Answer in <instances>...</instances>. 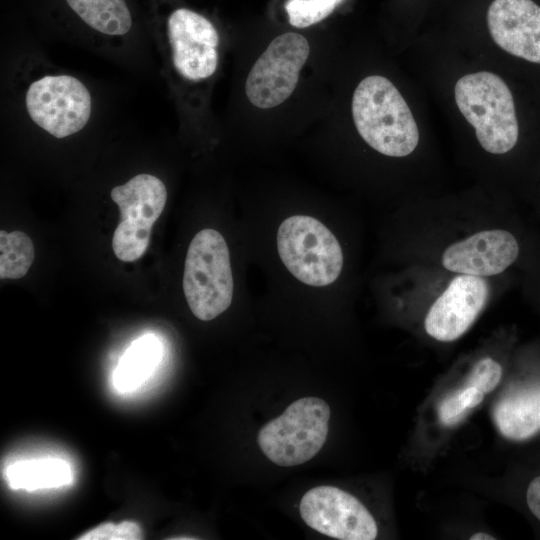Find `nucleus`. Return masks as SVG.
<instances>
[{
  "label": "nucleus",
  "mask_w": 540,
  "mask_h": 540,
  "mask_svg": "<svg viewBox=\"0 0 540 540\" xmlns=\"http://www.w3.org/2000/svg\"><path fill=\"white\" fill-rule=\"evenodd\" d=\"M501 364L490 356L478 359L471 368L467 386L476 387L484 394L491 392L502 377Z\"/></svg>",
  "instance_id": "21"
},
{
  "label": "nucleus",
  "mask_w": 540,
  "mask_h": 540,
  "mask_svg": "<svg viewBox=\"0 0 540 540\" xmlns=\"http://www.w3.org/2000/svg\"><path fill=\"white\" fill-rule=\"evenodd\" d=\"M330 414L329 405L320 398L298 399L260 429L257 443L278 466L303 464L325 444Z\"/></svg>",
  "instance_id": "7"
},
{
  "label": "nucleus",
  "mask_w": 540,
  "mask_h": 540,
  "mask_svg": "<svg viewBox=\"0 0 540 540\" xmlns=\"http://www.w3.org/2000/svg\"><path fill=\"white\" fill-rule=\"evenodd\" d=\"M310 53L307 39L295 32L274 38L249 72L245 92L261 109L273 108L295 90L299 74Z\"/></svg>",
  "instance_id": "9"
},
{
  "label": "nucleus",
  "mask_w": 540,
  "mask_h": 540,
  "mask_svg": "<svg viewBox=\"0 0 540 540\" xmlns=\"http://www.w3.org/2000/svg\"><path fill=\"white\" fill-rule=\"evenodd\" d=\"M352 116L361 138L378 153L405 158L415 152L420 134L405 99L387 78L372 75L356 87Z\"/></svg>",
  "instance_id": "3"
},
{
  "label": "nucleus",
  "mask_w": 540,
  "mask_h": 540,
  "mask_svg": "<svg viewBox=\"0 0 540 540\" xmlns=\"http://www.w3.org/2000/svg\"><path fill=\"white\" fill-rule=\"evenodd\" d=\"M91 28L107 35L126 34L132 25L125 0H66Z\"/></svg>",
  "instance_id": "17"
},
{
  "label": "nucleus",
  "mask_w": 540,
  "mask_h": 540,
  "mask_svg": "<svg viewBox=\"0 0 540 540\" xmlns=\"http://www.w3.org/2000/svg\"><path fill=\"white\" fill-rule=\"evenodd\" d=\"M341 1L343 2L344 0H341Z\"/></svg>",
  "instance_id": "25"
},
{
  "label": "nucleus",
  "mask_w": 540,
  "mask_h": 540,
  "mask_svg": "<svg viewBox=\"0 0 540 540\" xmlns=\"http://www.w3.org/2000/svg\"><path fill=\"white\" fill-rule=\"evenodd\" d=\"M277 249L289 272L302 283L322 287L340 276L342 247L319 220L307 215L285 219L277 231Z\"/></svg>",
  "instance_id": "6"
},
{
  "label": "nucleus",
  "mask_w": 540,
  "mask_h": 540,
  "mask_svg": "<svg viewBox=\"0 0 540 540\" xmlns=\"http://www.w3.org/2000/svg\"><path fill=\"white\" fill-rule=\"evenodd\" d=\"M341 3V0H287L285 9L292 26L306 28L324 20Z\"/></svg>",
  "instance_id": "19"
},
{
  "label": "nucleus",
  "mask_w": 540,
  "mask_h": 540,
  "mask_svg": "<svg viewBox=\"0 0 540 540\" xmlns=\"http://www.w3.org/2000/svg\"><path fill=\"white\" fill-rule=\"evenodd\" d=\"M400 214L402 266L496 278L521 258L514 214L495 200H414Z\"/></svg>",
  "instance_id": "1"
},
{
  "label": "nucleus",
  "mask_w": 540,
  "mask_h": 540,
  "mask_svg": "<svg viewBox=\"0 0 540 540\" xmlns=\"http://www.w3.org/2000/svg\"><path fill=\"white\" fill-rule=\"evenodd\" d=\"M506 275L476 277L405 265L396 277L398 307L420 317L423 332L448 343L463 336L501 292Z\"/></svg>",
  "instance_id": "2"
},
{
  "label": "nucleus",
  "mask_w": 540,
  "mask_h": 540,
  "mask_svg": "<svg viewBox=\"0 0 540 540\" xmlns=\"http://www.w3.org/2000/svg\"><path fill=\"white\" fill-rule=\"evenodd\" d=\"M471 540H494L495 537L487 533L479 532L470 536Z\"/></svg>",
  "instance_id": "24"
},
{
  "label": "nucleus",
  "mask_w": 540,
  "mask_h": 540,
  "mask_svg": "<svg viewBox=\"0 0 540 540\" xmlns=\"http://www.w3.org/2000/svg\"><path fill=\"white\" fill-rule=\"evenodd\" d=\"M159 354V343L154 336L146 335L136 340L114 372L115 388L120 392L137 388L158 363Z\"/></svg>",
  "instance_id": "16"
},
{
  "label": "nucleus",
  "mask_w": 540,
  "mask_h": 540,
  "mask_svg": "<svg viewBox=\"0 0 540 540\" xmlns=\"http://www.w3.org/2000/svg\"><path fill=\"white\" fill-rule=\"evenodd\" d=\"M526 501L532 514L540 521V476L535 477L529 483Z\"/></svg>",
  "instance_id": "23"
},
{
  "label": "nucleus",
  "mask_w": 540,
  "mask_h": 540,
  "mask_svg": "<svg viewBox=\"0 0 540 540\" xmlns=\"http://www.w3.org/2000/svg\"><path fill=\"white\" fill-rule=\"evenodd\" d=\"M5 477L13 489L36 490L68 485L72 472L66 461L46 458L15 462L7 467Z\"/></svg>",
  "instance_id": "15"
},
{
  "label": "nucleus",
  "mask_w": 540,
  "mask_h": 540,
  "mask_svg": "<svg viewBox=\"0 0 540 540\" xmlns=\"http://www.w3.org/2000/svg\"><path fill=\"white\" fill-rule=\"evenodd\" d=\"M493 418L507 439L520 441L540 432V385L509 392L494 407Z\"/></svg>",
  "instance_id": "14"
},
{
  "label": "nucleus",
  "mask_w": 540,
  "mask_h": 540,
  "mask_svg": "<svg viewBox=\"0 0 540 540\" xmlns=\"http://www.w3.org/2000/svg\"><path fill=\"white\" fill-rule=\"evenodd\" d=\"M35 257L34 245L24 232L0 231V278L18 279L26 275Z\"/></svg>",
  "instance_id": "18"
},
{
  "label": "nucleus",
  "mask_w": 540,
  "mask_h": 540,
  "mask_svg": "<svg viewBox=\"0 0 540 540\" xmlns=\"http://www.w3.org/2000/svg\"><path fill=\"white\" fill-rule=\"evenodd\" d=\"M233 276L227 243L214 229L199 231L189 244L183 291L196 318L210 321L228 309L233 298Z\"/></svg>",
  "instance_id": "5"
},
{
  "label": "nucleus",
  "mask_w": 540,
  "mask_h": 540,
  "mask_svg": "<svg viewBox=\"0 0 540 540\" xmlns=\"http://www.w3.org/2000/svg\"><path fill=\"white\" fill-rule=\"evenodd\" d=\"M454 94L457 107L486 153L504 155L516 146L519 127L513 96L498 75L480 71L462 76Z\"/></svg>",
  "instance_id": "4"
},
{
  "label": "nucleus",
  "mask_w": 540,
  "mask_h": 540,
  "mask_svg": "<svg viewBox=\"0 0 540 540\" xmlns=\"http://www.w3.org/2000/svg\"><path fill=\"white\" fill-rule=\"evenodd\" d=\"M142 532L138 524L124 521L120 524L105 523L79 537V540H139Z\"/></svg>",
  "instance_id": "22"
},
{
  "label": "nucleus",
  "mask_w": 540,
  "mask_h": 540,
  "mask_svg": "<svg viewBox=\"0 0 540 540\" xmlns=\"http://www.w3.org/2000/svg\"><path fill=\"white\" fill-rule=\"evenodd\" d=\"M484 393L476 387L466 386L464 389L445 398L438 407V416L442 424L451 426L460 421L464 415L478 406Z\"/></svg>",
  "instance_id": "20"
},
{
  "label": "nucleus",
  "mask_w": 540,
  "mask_h": 540,
  "mask_svg": "<svg viewBox=\"0 0 540 540\" xmlns=\"http://www.w3.org/2000/svg\"><path fill=\"white\" fill-rule=\"evenodd\" d=\"M300 516L313 530L340 540H373L378 528L367 508L350 493L317 486L301 498Z\"/></svg>",
  "instance_id": "11"
},
{
  "label": "nucleus",
  "mask_w": 540,
  "mask_h": 540,
  "mask_svg": "<svg viewBox=\"0 0 540 540\" xmlns=\"http://www.w3.org/2000/svg\"><path fill=\"white\" fill-rule=\"evenodd\" d=\"M167 26L176 70L191 81L212 76L218 65L219 43L213 24L192 10L180 8L169 16Z\"/></svg>",
  "instance_id": "12"
},
{
  "label": "nucleus",
  "mask_w": 540,
  "mask_h": 540,
  "mask_svg": "<svg viewBox=\"0 0 540 540\" xmlns=\"http://www.w3.org/2000/svg\"><path fill=\"white\" fill-rule=\"evenodd\" d=\"M31 119L56 138L80 131L91 114V97L85 85L69 75L44 76L26 93Z\"/></svg>",
  "instance_id": "10"
},
{
  "label": "nucleus",
  "mask_w": 540,
  "mask_h": 540,
  "mask_svg": "<svg viewBox=\"0 0 540 540\" xmlns=\"http://www.w3.org/2000/svg\"><path fill=\"white\" fill-rule=\"evenodd\" d=\"M494 42L529 62L540 63V6L532 0H494L487 12Z\"/></svg>",
  "instance_id": "13"
},
{
  "label": "nucleus",
  "mask_w": 540,
  "mask_h": 540,
  "mask_svg": "<svg viewBox=\"0 0 540 540\" xmlns=\"http://www.w3.org/2000/svg\"><path fill=\"white\" fill-rule=\"evenodd\" d=\"M110 196L121 214L112 239L114 254L123 262H134L149 246L152 227L166 204V187L156 176L138 174L114 187Z\"/></svg>",
  "instance_id": "8"
}]
</instances>
